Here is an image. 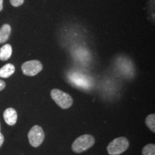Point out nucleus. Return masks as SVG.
<instances>
[{
  "mask_svg": "<svg viewBox=\"0 0 155 155\" xmlns=\"http://www.w3.org/2000/svg\"><path fill=\"white\" fill-rule=\"evenodd\" d=\"M50 96L57 105L63 109H68L73 105V100L72 97L63 91L54 88L50 92Z\"/></svg>",
  "mask_w": 155,
  "mask_h": 155,
  "instance_id": "1",
  "label": "nucleus"
},
{
  "mask_svg": "<svg viewBox=\"0 0 155 155\" xmlns=\"http://www.w3.org/2000/svg\"><path fill=\"white\" fill-rule=\"evenodd\" d=\"M12 54V48L11 45L6 44L0 48V60L2 61H7Z\"/></svg>",
  "mask_w": 155,
  "mask_h": 155,
  "instance_id": "10",
  "label": "nucleus"
},
{
  "mask_svg": "<svg viewBox=\"0 0 155 155\" xmlns=\"http://www.w3.org/2000/svg\"><path fill=\"white\" fill-rule=\"evenodd\" d=\"M95 144V138L92 135L84 134L78 137L72 144V150L75 153H81L89 150Z\"/></svg>",
  "mask_w": 155,
  "mask_h": 155,
  "instance_id": "2",
  "label": "nucleus"
},
{
  "mask_svg": "<svg viewBox=\"0 0 155 155\" xmlns=\"http://www.w3.org/2000/svg\"><path fill=\"white\" fill-rule=\"evenodd\" d=\"M9 1H10L11 5H12L13 7H17L22 5V4L24 3L25 0H9Z\"/></svg>",
  "mask_w": 155,
  "mask_h": 155,
  "instance_id": "13",
  "label": "nucleus"
},
{
  "mask_svg": "<svg viewBox=\"0 0 155 155\" xmlns=\"http://www.w3.org/2000/svg\"><path fill=\"white\" fill-rule=\"evenodd\" d=\"M21 68L24 75L28 76H35L41 72L43 66L40 61L33 60V61L25 62L22 65Z\"/></svg>",
  "mask_w": 155,
  "mask_h": 155,
  "instance_id": "5",
  "label": "nucleus"
},
{
  "mask_svg": "<svg viewBox=\"0 0 155 155\" xmlns=\"http://www.w3.org/2000/svg\"><path fill=\"white\" fill-rule=\"evenodd\" d=\"M147 127L150 129L152 132H155V114H152L147 116L145 119Z\"/></svg>",
  "mask_w": 155,
  "mask_h": 155,
  "instance_id": "11",
  "label": "nucleus"
},
{
  "mask_svg": "<svg viewBox=\"0 0 155 155\" xmlns=\"http://www.w3.org/2000/svg\"><path fill=\"white\" fill-rule=\"evenodd\" d=\"M4 141H5V137H4V135L0 132V147L2 146Z\"/></svg>",
  "mask_w": 155,
  "mask_h": 155,
  "instance_id": "15",
  "label": "nucleus"
},
{
  "mask_svg": "<svg viewBox=\"0 0 155 155\" xmlns=\"http://www.w3.org/2000/svg\"><path fill=\"white\" fill-rule=\"evenodd\" d=\"M5 86H6V84H5V81H3L2 80H1V79H0V91H2L3 89H5Z\"/></svg>",
  "mask_w": 155,
  "mask_h": 155,
  "instance_id": "14",
  "label": "nucleus"
},
{
  "mask_svg": "<svg viewBox=\"0 0 155 155\" xmlns=\"http://www.w3.org/2000/svg\"><path fill=\"white\" fill-rule=\"evenodd\" d=\"M69 80L77 87L81 88H89L91 86L90 81L88 78L79 73H73V75H70Z\"/></svg>",
  "mask_w": 155,
  "mask_h": 155,
  "instance_id": "6",
  "label": "nucleus"
},
{
  "mask_svg": "<svg viewBox=\"0 0 155 155\" xmlns=\"http://www.w3.org/2000/svg\"><path fill=\"white\" fill-rule=\"evenodd\" d=\"M129 142L124 137L114 139L107 147V152L110 155H119L128 150Z\"/></svg>",
  "mask_w": 155,
  "mask_h": 155,
  "instance_id": "3",
  "label": "nucleus"
},
{
  "mask_svg": "<svg viewBox=\"0 0 155 155\" xmlns=\"http://www.w3.org/2000/svg\"><path fill=\"white\" fill-rule=\"evenodd\" d=\"M142 155H155L154 144H149L142 149Z\"/></svg>",
  "mask_w": 155,
  "mask_h": 155,
  "instance_id": "12",
  "label": "nucleus"
},
{
  "mask_svg": "<svg viewBox=\"0 0 155 155\" xmlns=\"http://www.w3.org/2000/svg\"><path fill=\"white\" fill-rule=\"evenodd\" d=\"M28 137L31 146L33 147H38L43 142L45 139V133L41 127L35 125L32 127L29 131Z\"/></svg>",
  "mask_w": 155,
  "mask_h": 155,
  "instance_id": "4",
  "label": "nucleus"
},
{
  "mask_svg": "<svg viewBox=\"0 0 155 155\" xmlns=\"http://www.w3.org/2000/svg\"><path fill=\"white\" fill-rule=\"evenodd\" d=\"M0 131H1V124H0Z\"/></svg>",
  "mask_w": 155,
  "mask_h": 155,
  "instance_id": "17",
  "label": "nucleus"
},
{
  "mask_svg": "<svg viewBox=\"0 0 155 155\" xmlns=\"http://www.w3.org/2000/svg\"><path fill=\"white\" fill-rule=\"evenodd\" d=\"M4 119L9 126H14L17 123V113L13 108H8L4 111Z\"/></svg>",
  "mask_w": 155,
  "mask_h": 155,
  "instance_id": "7",
  "label": "nucleus"
},
{
  "mask_svg": "<svg viewBox=\"0 0 155 155\" xmlns=\"http://www.w3.org/2000/svg\"><path fill=\"white\" fill-rule=\"evenodd\" d=\"M15 71V67L13 64L7 63L0 68V78H7L10 77Z\"/></svg>",
  "mask_w": 155,
  "mask_h": 155,
  "instance_id": "8",
  "label": "nucleus"
},
{
  "mask_svg": "<svg viewBox=\"0 0 155 155\" xmlns=\"http://www.w3.org/2000/svg\"><path fill=\"white\" fill-rule=\"evenodd\" d=\"M3 9V0H0V12Z\"/></svg>",
  "mask_w": 155,
  "mask_h": 155,
  "instance_id": "16",
  "label": "nucleus"
},
{
  "mask_svg": "<svg viewBox=\"0 0 155 155\" xmlns=\"http://www.w3.org/2000/svg\"><path fill=\"white\" fill-rule=\"evenodd\" d=\"M11 27L8 24H5L0 28V43H4L10 37L11 34Z\"/></svg>",
  "mask_w": 155,
  "mask_h": 155,
  "instance_id": "9",
  "label": "nucleus"
}]
</instances>
